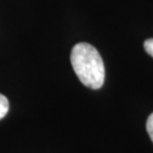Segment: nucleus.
<instances>
[{
    "label": "nucleus",
    "instance_id": "f03ea898",
    "mask_svg": "<svg viewBox=\"0 0 153 153\" xmlns=\"http://www.w3.org/2000/svg\"><path fill=\"white\" fill-rule=\"evenodd\" d=\"M9 110V101L5 95L0 94V120L7 115Z\"/></svg>",
    "mask_w": 153,
    "mask_h": 153
},
{
    "label": "nucleus",
    "instance_id": "7ed1b4c3",
    "mask_svg": "<svg viewBox=\"0 0 153 153\" xmlns=\"http://www.w3.org/2000/svg\"><path fill=\"white\" fill-rule=\"evenodd\" d=\"M146 131H148L150 138L152 140L153 142V112L149 116L148 120H146Z\"/></svg>",
    "mask_w": 153,
    "mask_h": 153
},
{
    "label": "nucleus",
    "instance_id": "f257e3e1",
    "mask_svg": "<svg viewBox=\"0 0 153 153\" xmlns=\"http://www.w3.org/2000/svg\"><path fill=\"white\" fill-rule=\"evenodd\" d=\"M71 62L78 79L90 88L99 90L103 85L105 69L99 51L86 42L74 45L71 53Z\"/></svg>",
    "mask_w": 153,
    "mask_h": 153
},
{
    "label": "nucleus",
    "instance_id": "20e7f679",
    "mask_svg": "<svg viewBox=\"0 0 153 153\" xmlns=\"http://www.w3.org/2000/svg\"><path fill=\"white\" fill-rule=\"evenodd\" d=\"M144 49L153 58V39H148L144 42Z\"/></svg>",
    "mask_w": 153,
    "mask_h": 153
}]
</instances>
